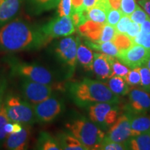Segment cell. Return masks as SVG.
<instances>
[{
  "instance_id": "6da1fadb",
  "label": "cell",
  "mask_w": 150,
  "mask_h": 150,
  "mask_svg": "<svg viewBox=\"0 0 150 150\" xmlns=\"http://www.w3.org/2000/svg\"><path fill=\"white\" fill-rule=\"evenodd\" d=\"M53 39L45 34L40 26L15 18L0 27V51L8 53L38 51Z\"/></svg>"
},
{
  "instance_id": "7a4b0ae2",
  "label": "cell",
  "mask_w": 150,
  "mask_h": 150,
  "mask_svg": "<svg viewBox=\"0 0 150 150\" xmlns=\"http://www.w3.org/2000/svg\"><path fill=\"white\" fill-rule=\"evenodd\" d=\"M68 93L75 104L88 107L101 102L118 104L119 97L110 91L104 83L85 78L80 81L69 84Z\"/></svg>"
},
{
  "instance_id": "3957f363",
  "label": "cell",
  "mask_w": 150,
  "mask_h": 150,
  "mask_svg": "<svg viewBox=\"0 0 150 150\" xmlns=\"http://www.w3.org/2000/svg\"><path fill=\"white\" fill-rule=\"evenodd\" d=\"M6 63L10 68L11 73L22 79L47 84L57 89H61L56 76L51 70L43 65L35 63H28L20 61L16 57L6 58Z\"/></svg>"
},
{
  "instance_id": "277c9868",
  "label": "cell",
  "mask_w": 150,
  "mask_h": 150,
  "mask_svg": "<svg viewBox=\"0 0 150 150\" xmlns=\"http://www.w3.org/2000/svg\"><path fill=\"white\" fill-rule=\"evenodd\" d=\"M67 131L79 140L86 150L100 149L106 134L85 117L73 118L65 124Z\"/></svg>"
},
{
  "instance_id": "5b68a950",
  "label": "cell",
  "mask_w": 150,
  "mask_h": 150,
  "mask_svg": "<svg viewBox=\"0 0 150 150\" xmlns=\"http://www.w3.org/2000/svg\"><path fill=\"white\" fill-rule=\"evenodd\" d=\"M4 105L11 121L29 127L36 122L33 105L23 97L9 94L4 99Z\"/></svg>"
},
{
  "instance_id": "8992f818",
  "label": "cell",
  "mask_w": 150,
  "mask_h": 150,
  "mask_svg": "<svg viewBox=\"0 0 150 150\" xmlns=\"http://www.w3.org/2000/svg\"><path fill=\"white\" fill-rule=\"evenodd\" d=\"M78 36L63 37L54 43L53 52L56 60L66 70V77L72 76L76 68L77 59Z\"/></svg>"
},
{
  "instance_id": "52a82bcc",
  "label": "cell",
  "mask_w": 150,
  "mask_h": 150,
  "mask_svg": "<svg viewBox=\"0 0 150 150\" xmlns=\"http://www.w3.org/2000/svg\"><path fill=\"white\" fill-rule=\"evenodd\" d=\"M89 120L102 130L107 129L116 121L119 115L117 104L101 102L88 106Z\"/></svg>"
},
{
  "instance_id": "ba28073f",
  "label": "cell",
  "mask_w": 150,
  "mask_h": 150,
  "mask_svg": "<svg viewBox=\"0 0 150 150\" xmlns=\"http://www.w3.org/2000/svg\"><path fill=\"white\" fill-rule=\"evenodd\" d=\"M36 122L50 123L61 115L65 109L63 100L53 95L45 100L33 105Z\"/></svg>"
},
{
  "instance_id": "9c48e42d",
  "label": "cell",
  "mask_w": 150,
  "mask_h": 150,
  "mask_svg": "<svg viewBox=\"0 0 150 150\" xmlns=\"http://www.w3.org/2000/svg\"><path fill=\"white\" fill-rule=\"evenodd\" d=\"M20 92L22 97L31 105H35L45 100L53 95L54 87L47 84L22 79Z\"/></svg>"
},
{
  "instance_id": "30bf717a",
  "label": "cell",
  "mask_w": 150,
  "mask_h": 150,
  "mask_svg": "<svg viewBox=\"0 0 150 150\" xmlns=\"http://www.w3.org/2000/svg\"><path fill=\"white\" fill-rule=\"evenodd\" d=\"M45 34L52 39L72 35L76 31L71 16H59L40 26Z\"/></svg>"
},
{
  "instance_id": "8fae6325",
  "label": "cell",
  "mask_w": 150,
  "mask_h": 150,
  "mask_svg": "<svg viewBox=\"0 0 150 150\" xmlns=\"http://www.w3.org/2000/svg\"><path fill=\"white\" fill-rule=\"evenodd\" d=\"M131 116L128 112L117 117L108 128L104 141L124 142L131 138Z\"/></svg>"
},
{
  "instance_id": "7c38bea8",
  "label": "cell",
  "mask_w": 150,
  "mask_h": 150,
  "mask_svg": "<svg viewBox=\"0 0 150 150\" xmlns=\"http://www.w3.org/2000/svg\"><path fill=\"white\" fill-rule=\"evenodd\" d=\"M150 56V50L140 45L134 44L130 48L119 53L117 59L130 69L145 65Z\"/></svg>"
},
{
  "instance_id": "4fadbf2b",
  "label": "cell",
  "mask_w": 150,
  "mask_h": 150,
  "mask_svg": "<svg viewBox=\"0 0 150 150\" xmlns=\"http://www.w3.org/2000/svg\"><path fill=\"white\" fill-rule=\"evenodd\" d=\"M127 112L133 115L145 114L150 110V96L146 92L132 89L129 92V102Z\"/></svg>"
},
{
  "instance_id": "5bb4252c",
  "label": "cell",
  "mask_w": 150,
  "mask_h": 150,
  "mask_svg": "<svg viewBox=\"0 0 150 150\" xmlns=\"http://www.w3.org/2000/svg\"><path fill=\"white\" fill-rule=\"evenodd\" d=\"M93 71L101 80H106L113 76L110 65V56L102 52L93 53Z\"/></svg>"
},
{
  "instance_id": "9a60e30c",
  "label": "cell",
  "mask_w": 150,
  "mask_h": 150,
  "mask_svg": "<svg viewBox=\"0 0 150 150\" xmlns=\"http://www.w3.org/2000/svg\"><path fill=\"white\" fill-rule=\"evenodd\" d=\"M30 138V127L24 126L20 132L9 134L4 145L10 150H24L28 148Z\"/></svg>"
},
{
  "instance_id": "2e32d148",
  "label": "cell",
  "mask_w": 150,
  "mask_h": 150,
  "mask_svg": "<svg viewBox=\"0 0 150 150\" xmlns=\"http://www.w3.org/2000/svg\"><path fill=\"white\" fill-rule=\"evenodd\" d=\"M24 0H0V27L14 20Z\"/></svg>"
},
{
  "instance_id": "e0dca14e",
  "label": "cell",
  "mask_w": 150,
  "mask_h": 150,
  "mask_svg": "<svg viewBox=\"0 0 150 150\" xmlns=\"http://www.w3.org/2000/svg\"><path fill=\"white\" fill-rule=\"evenodd\" d=\"M60 0H24L25 9L30 16H39L57 7Z\"/></svg>"
},
{
  "instance_id": "ac0fdd59",
  "label": "cell",
  "mask_w": 150,
  "mask_h": 150,
  "mask_svg": "<svg viewBox=\"0 0 150 150\" xmlns=\"http://www.w3.org/2000/svg\"><path fill=\"white\" fill-rule=\"evenodd\" d=\"M104 24L88 20L77 27L79 34L88 40L98 42L102 34Z\"/></svg>"
},
{
  "instance_id": "d6986e66",
  "label": "cell",
  "mask_w": 150,
  "mask_h": 150,
  "mask_svg": "<svg viewBox=\"0 0 150 150\" xmlns=\"http://www.w3.org/2000/svg\"><path fill=\"white\" fill-rule=\"evenodd\" d=\"M93 52L85 43H82L80 38L78 36L76 59L77 62L86 71H93Z\"/></svg>"
},
{
  "instance_id": "ffe728a7",
  "label": "cell",
  "mask_w": 150,
  "mask_h": 150,
  "mask_svg": "<svg viewBox=\"0 0 150 150\" xmlns=\"http://www.w3.org/2000/svg\"><path fill=\"white\" fill-rule=\"evenodd\" d=\"M130 116L131 137L150 131V116L144 114H130Z\"/></svg>"
},
{
  "instance_id": "44dd1931",
  "label": "cell",
  "mask_w": 150,
  "mask_h": 150,
  "mask_svg": "<svg viewBox=\"0 0 150 150\" xmlns=\"http://www.w3.org/2000/svg\"><path fill=\"white\" fill-rule=\"evenodd\" d=\"M61 149L65 150H86L77 138L70 134L68 131L62 132L56 137Z\"/></svg>"
},
{
  "instance_id": "7402d4cb",
  "label": "cell",
  "mask_w": 150,
  "mask_h": 150,
  "mask_svg": "<svg viewBox=\"0 0 150 150\" xmlns=\"http://www.w3.org/2000/svg\"><path fill=\"white\" fill-rule=\"evenodd\" d=\"M35 149L39 150H61L57 139L45 131L39 134Z\"/></svg>"
},
{
  "instance_id": "603a6c76",
  "label": "cell",
  "mask_w": 150,
  "mask_h": 150,
  "mask_svg": "<svg viewBox=\"0 0 150 150\" xmlns=\"http://www.w3.org/2000/svg\"><path fill=\"white\" fill-rule=\"evenodd\" d=\"M126 142L128 149L150 150V131L131 137Z\"/></svg>"
},
{
  "instance_id": "cb8c5ba5",
  "label": "cell",
  "mask_w": 150,
  "mask_h": 150,
  "mask_svg": "<svg viewBox=\"0 0 150 150\" xmlns=\"http://www.w3.org/2000/svg\"><path fill=\"white\" fill-rule=\"evenodd\" d=\"M84 43L86 45L88 46L91 50H96L97 52H102L107 55L113 56V57H117L119 55V50L112 41L99 43L86 40Z\"/></svg>"
},
{
  "instance_id": "d4e9b609",
  "label": "cell",
  "mask_w": 150,
  "mask_h": 150,
  "mask_svg": "<svg viewBox=\"0 0 150 150\" xmlns=\"http://www.w3.org/2000/svg\"><path fill=\"white\" fill-rule=\"evenodd\" d=\"M108 86L112 93L118 96L127 95L131 90L130 86L127 83L125 79L117 76H113L108 79Z\"/></svg>"
},
{
  "instance_id": "484cf974",
  "label": "cell",
  "mask_w": 150,
  "mask_h": 150,
  "mask_svg": "<svg viewBox=\"0 0 150 150\" xmlns=\"http://www.w3.org/2000/svg\"><path fill=\"white\" fill-rule=\"evenodd\" d=\"M108 11L98 4L87 10V19L100 24H106Z\"/></svg>"
},
{
  "instance_id": "4316f807",
  "label": "cell",
  "mask_w": 150,
  "mask_h": 150,
  "mask_svg": "<svg viewBox=\"0 0 150 150\" xmlns=\"http://www.w3.org/2000/svg\"><path fill=\"white\" fill-rule=\"evenodd\" d=\"M112 42L114 43L120 52L128 50L134 44L133 38L129 37L126 33H116Z\"/></svg>"
},
{
  "instance_id": "83f0119b",
  "label": "cell",
  "mask_w": 150,
  "mask_h": 150,
  "mask_svg": "<svg viewBox=\"0 0 150 150\" xmlns=\"http://www.w3.org/2000/svg\"><path fill=\"white\" fill-rule=\"evenodd\" d=\"M11 120L9 119L6 110L4 101L0 106V147H2L7 136H8L5 131V127L7 123L9 122Z\"/></svg>"
},
{
  "instance_id": "f1b7e54d",
  "label": "cell",
  "mask_w": 150,
  "mask_h": 150,
  "mask_svg": "<svg viewBox=\"0 0 150 150\" xmlns=\"http://www.w3.org/2000/svg\"><path fill=\"white\" fill-rule=\"evenodd\" d=\"M110 65L112 70V73H113V76H117L122 77L123 79L125 78L127 74H128L130 68L127 67V65L123 64L122 62L116 59V57L113 56H110Z\"/></svg>"
},
{
  "instance_id": "f546056e",
  "label": "cell",
  "mask_w": 150,
  "mask_h": 150,
  "mask_svg": "<svg viewBox=\"0 0 150 150\" xmlns=\"http://www.w3.org/2000/svg\"><path fill=\"white\" fill-rule=\"evenodd\" d=\"M72 12V0H60L57 6V16H71Z\"/></svg>"
},
{
  "instance_id": "4dcf8cb0",
  "label": "cell",
  "mask_w": 150,
  "mask_h": 150,
  "mask_svg": "<svg viewBox=\"0 0 150 150\" xmlns=\"http://www.w3.org/2000/svg\"><path fill=\"white\" fill-rule=\"evenodd\" d=\"M115 33L116 31L115 27L106 23L103 26L102 34H101L100 39H99L98 42L100 43L108 42V41H112Z\"/></svg>"
},
{
  "instance_id": "1f68e13d",
  "label": "cell",
  "mask_w": 150,
  "mask_h": 150,
  "mask_svg": "<svg viewBox=\"0 0 150 150\" xmlns=\"http://www.w3.org/2000/svg\"><path fill=\"white\" fill-rule=\"evenodd\" d=\"M125 80L130 86L140 85L141 77H140V67H136L129 71L127 76H125Z\"/></svg>"
},
{
  "instance_id": "d6a6232c",
  "label": "cell",
  "mask_w": 150,
  "mask_h": 150,
  "mask_svg": "<svg viewBox=\"0 0 150 150\" xmlns=\"http://www.w3.org/2000/svg\"><path fill=\"white\" fill-rule=\"evenodd\" d=\"M141 82L140 86L146 92H150V71L145 65L140 67Z\"/></svg>"
},
{
  "instance_id": "836d02e7",
  "label": "cell",
  "mask_w": 150,
  "mask_h": 150,
  "mask_svg": "<svg viewBox=\"0 0 150 150\" xmlns=\"http://www.w3.org/2000/svg\"><path fill=\"white\" fill-rule=\"evenodd\" d=\"M138 6L136 0H121L120 9L124 16H129L136 10Z\"/></svg>"
},
{
  "instance_id": "e575fe53",
  "label": "cell",
  "mask_w": 150,
  "mask_h": 150,
  "mask_svg": "<svg viewBox=\"0 0 150 150\" xmlns=\"http://www.w3.org/2000/svg\"><path fill=\"white\" fill-rule=\"evenodd\" d=\"M129 17H130L131 21L141 24L149 16H148V14L143 9H142L140 7H139V6H138L136 10L129 16Z\"/></svg>"
},
{
  "instance_id": "d590c367",
  "label": "cell",
  "mask_w": 150,
  "mask_h": 150,
  "mask_svg": "<svg viewBox=\"0 0 150 150\" xmlns=\"http://www.w3.org/2000/svg\"><path fill=\"white\" fill-rule=\"evenodd\" d=\"M123 14L120 9H112L111 8L107 13L106 23L110 25L115 27L116 24L120 21Z\"/></svg>"
},
{
  "instance_id": "8d00e7d4",
  "label": "cell",
  "mask_w": 150,
  "mask_h": 150,
  "mask_svg": "<svg viewBox=\"0 0 150 150\" xmlns=\"http://www.w3.org/2000/svg\"><path fill=\"white\" fill-rule=\"evenodd\" d=\"M134 44L140 45L147 50H150V33L140 32L133 38Z\"/></svg>"
},
{
  "instance_id": "74e56055",
  "label": "cell",
  "mask_w": 150,
  "mask_h": 150,
  "mask_svg": "<svg viewBox=\"0 0 150 150\" xmlns=\"http://www.w3.org/2000/svg\"><path fill=\"white\" fill-rule=\"evenodd\" d=\"M100 149L103 150H125L128 149L127 142H115L109 141H103Z\"/></svg>"
},
{
  "instance_id": "f35d334b",
  "label": "cell",
  "mask_w": 150,
  "mask_h": 150,
  "mask_svg": "<svg viewBox=\"0 0 150 150\" xmlns=\"http://www.w3.org/2000/svg\"><path fill=\"white\" fill-rule=\"evenodd\" d=\"M131 22L130 17L127 16H122L120 21L115 26L116 33H126L128 27Z\"/></svg>"
},
{
  "instance_id": "ab89813d",
  "label": "cell",
  "mask_w": 150,
  "mask_h": 150,
  "mask_svg": "<svg viewBox=\"0 0 150 150\" xmlns=\"http://www.w3.org/2000/svg\"><path fill=\"white\" fill-rule=\"evenodd\" d=\"M23 127L24 126H22L21 124L10 121L6 125L5 131L6 134L9 135L11 134H13V133L20 132L23 129Z\"/></svg>"
},
{
  "instance_id": "60d3db41",
  "label": "cell",
  "mask_w": 150,
  "mask_h": 150,
  "mask_svg": "<svg viewBox=\"0 0 150 150\" xmlns=\"http://www.w3.org/2000/svg\"><path fill=\"white\" fill-rule=\"evenodd\" d=\"M140 30H141V27H140V24L131 21L129 24L128 29H127L126 34L128 35L131 38H134L140 32Z\"/></svg>"
},
{
  "instance_id": "b9f144b4",
  "label": "cell",
  "mask_w": 150,
  "mask_h": 150,
  "mask_svg": "<svg viewBox=\"0 0 150 150\" xmlns=\"http://www.w3.org/2000/svg\"><path fill=\"white\" fill-rule=\"evenodd\" d=\"M7 88V81L5 78L0 76V106L5 99V93Z\"/></svg>"
},
{
  "instance_id": "7bdbcfd3",
  "label": "cell",
  "mask_w": 150,
  "mask_h": 150,
  "mask_svg": "<svg viewBox=\"0 0 150 150\" xmlns=\"http://www.w3.org/2000/svg\"><path fill=\"white\" fill-rule=\"evenodd\" d=\"M138 4L150 17V0H138Z\"/></svg>"
},
{
  "instance_id": "ee69618b",
  "label": "cell",
  "mask_w": 150,
  "mask_h": 150,
  "mask_svg": "<svg viewBox=\"0 0 150 150\" xmlns=\"http://www.w3.org/2000/svg\"><path fill=\"white\" fill-rule=\"evenodd\" d=\"M140 27H141V30L140 31L142 32L146 33H150V17H149L145 21H144L140 24Z\"/></svg>"
},
{
  "instance_id": "f6af8a7d",
  "label": "cell",
  "mask_w": 150,
  "mask_h": 150,
  "mask_svg": "<svg viewBox=\"0 0 150 150\" xmlns=\"http://www.w3.org/2000/svg\"><path fill=\"white\" fill-rule=\"evenodd\" d=\"M110 7L112 9H120V8L121 0H108Z\"/></svg>"
},
{
  "instance_id": "bcb514c9",
  "label": "cell",
  "mask_w": 150,
  "mask_h": 150,
  "mask_svg": "<svg viewBox=\"0 0 150 150\" xmlns=\"http://www.w3.org/2000/svg\"><path fill=\"white\" fill-rule=\"evenodd\" d=\"M145 65L147 67V68L149 69V71H150V56H149V59H148V61H147V63H146Z\"/></svg>"
}]
</instances>
